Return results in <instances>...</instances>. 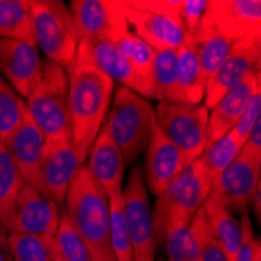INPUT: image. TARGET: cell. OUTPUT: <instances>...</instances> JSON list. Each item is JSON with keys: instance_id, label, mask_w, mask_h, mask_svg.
Wrapping results in <instances>:
<instances>
[{"instance_id": "e575fe53", "label": "cell", "mask_w": 261, "mask_h": 261, "mask_svg": "<svg viewBox=\"0 0 261 261\" xmlns=\"http://www.w3.org/2000/svg\"><path fill=\"white\" fill-rule=\"evenodd\" d=\"M189 230H191L196 241L200 246L203 261H228L206 225L203 208H200L191 219V222H189Z\"/></svg>"}, {"instance_id": "484cf974", "label": "cell", "mask_w": 261, "mask_h": 261, "mask_svg": "<svg viewBox=\"0 0 261 261\" xmlns=\"http://www.w3.org/2000/svg\"><path fill=\"white\" fill-rule=\"evenodd\" d=\"M153 100L158 103H180L177 50H158L155 55Z\"/></svg>"}, {"instance_id": "f1b7e54d", "label": "cell", "mask_w": 261, "mask_h": 261, "mask_svg": "<svg viewBox=\"0 0 261 261\" xmlns=\"http://www.w3.org/2000/svg\"><path fill=\"white\" fill-rule=\"evenodd\" d=\"M241 149H243V142L233 133V130L224 135L222 138H219L218 141H215L213 144L206 146L199 161L206 175L211 178V181H215L238 158Z\"/></svg>"}, {"instance_id": "7a4b0ae2", "label": "cell", "mask_w": 261, "mask_h": 261, "mask_svg": "<svg viewBox=\"0 0 261 261\" xmlns=\"http://www.w3.org/2000/svg\"><path fill=\"white\" fill-rule=\"evenodd\" d=\"M64 211L92 261H116L110 234L108 197L85 166L70 183Z\"/></svg>"}, {"instance_id": "f35d334b", "label": "cell", "mask_w": 261, "mask_h": 261, "mask_svg": "<svg viewBox=\"0 0 261 261\" xmlns=\"http://www.w3.org/2000/svg\"><path fill=\"white\" fill-rule=\"evenodd\" d=\"M241 153L256 161H261V117L255 122L250 135L247 136L244 146L241 149Z\"/></svg>"}, {"instance_id": "7c38bea8", "label": "cell", "mask_w": 261, "mask_h": 261, "mask_svg": "<svg viewBox=\"0 0 261 261\" xmlns=\"http://www.w3.org/2000/svg\"><path fill=\"white\" fill-rule=\"evenodd\" d=\"M69 11L79 42L100 39L116 42L130 32L119 0H72L69 4Z\"/></svg>"}, {"instance_id": "b9f144b4", "label": "cell", "mask_w": 261, "mask_h": 261, "mask_svg": "<svg viewBox=\"0 0 261 261\" xmlns=\"http://www.w3.org/2000/svg\"><path fill=\"white\" fill-rule=\"evenodd\" d=\"M253 261H261V241L256 240L255 244V255H253Z\"/></svg>"}, {"instance_id": "ac0fdd59", "label": "cell", "mask_w": 261, "mask_h": 261, "mask_svg": "<svg viewBox=\"0 0 261 261\" xmlns=\"http://www.w3.org/2000/svg\"><path fill=\"white\" fill-rule=\"evenodd\" d=\"M206 14L216 29L233 42L261 38L259 0H208Z\"/></svg>"}, {"instance_id": "9c48e42d", "label": "cell", "mask_w": 261, "mask_h": 261, "mask_svg": "<svg viewBox=\"0 0 261 261\" xmlns=\"http://www.w3.org/2000/svg\"><path fill=\"white\" fill-rule=\"evenodd\" d=\"M122 206L133 250V261H155L158 241L144 172L139 166L132 168L128 174L127 185L122 189Z\"/></svg>"}, {"instance_id": "30bf717a", "label": "cell", "mask_w": 261, "mask_h": 261, "mask_svg": "<svg viewBox=\"0 0 261 261\" xmlns=\"http://www.w3.org/2000/svg\"><path fill=\"white\" fill-rule=\"evenodd\" d=\"M61 218L60 206L29 183H23L17 196L0 216V227L8 233L55 236Z\"/></svg>"}, {"instance_id": "e0dca14e", "label": "cell", "mask_w": 261, "mask_h": 261, "mask_svg": "<svg viewBox=\"0 0 261 261\" xmlns=\"http://www.w3.org/2000/svg\"><path fill=\"white\" fill-rule=\"evenodd\" d=\"M42 66L35 42L0 39V75L25 99L33 89Z\"/></svg>"}, {"instance_id": "ab89813d", "label": "cell", "mask_w": 261, "mask_h": 261, "mask_svg": "<svg viewBox=\"0 0 261 261\" xmlns=\"http://www.w3.org/2000/svg\"><path fill=\"white\" fill-rule=\"evenodd\" d=\"M0 261H14L8 244V231L4 227H0Z\"/></svg>"}, {"instance_id": "ee69618b", "label": "cell", "mask_w": 261, "mask_h": 261, "mask_svg": "<svg viewBox=\"0 0 261 261\" xmlns=\"http://www.w3.org/2000/svg\"><path fill=\"white\" fill-rule=\"evenodd\" d=\"M155 261H166V259H155Z\"/></svg>"}, {"instance_id": "74e56055", "label": "cell", "mask_w": 261, "mask_h": 261, "mask_svg": "<svg viewBox=\"0 0 261 261\" xmlns=\"http://www.w3.org/2000/svg\"><path fill=\"white\" fill-rule=\"evenodd\" d=\"M240 225H241V244H240L234 261H253L256 238H255L252 218L249 213H243L241 215Z\"/></svg>"}, {"instance_id": "9a60e30c", "label": "cell", "mask_w": 261, "mask_h": 261, "mask_svg": "<svg viewBox=\"0 0 261 261\" xmlns=\"http://www.w3.org/2000/svg\"><path fill=\"white\" fill-rule=\"evenodd\" d=\"M83 163L70 142V138H63L50 144H44V156L41 164L42 193L58 206H64L70 183Z\"/></svg>"}, {"instance_id": "52a82bcc", "label": "cell", "mask_w": 261, "mask_h": 261, "mask_svg": "<svg viewBox=\"0 0 261 261\" xmlns=\"http://www.w3.org/2000/svg\"><path fill=\"white\" fill-rule=\"evenodd\" d=\"M128 29L152 49L177 50L186 33L180 20L181 0H119Z\"/></svg>"}, {"instance_id": "7bdbcfd3", "label": "cell", "mask_w": 261, "mask_h": 261, "mask_svg": "<svg viewBox=\"0 0 261 261\" xmlns=\"http://www.w3.org/2000/svg\"><path fill=\"white\" fill-rule=\"evenodd\" d=\"M54 261H67V259H66V258H63V256H61V253H60V255H58V256H57Z\"/></svg>"}, {"instance_id": "4dcf8cb0", "label": "cell", "mask_w": 261, "mask_h": 261, "mask_svg": "<svg viewBox=\"0 0 261 261\" xmlns=\"http://www.w3.org/2000/svg\"><path fill=\"white\" fill-rule=\"evenodd\" d=\"M163 243L168 253L166 261H203L200 246L189 230V225L171 228Z\"/></svg>"}, {"instance_id": "1f68e13d", "label": "cell", "mask_w": 261, "mask_h": 261, "mask_svg": "<svg viewBox=\"0 0 261 261\" xmlns=\"http://www.w3.org/2000/svg\"><path fill=\"white\" fill-rule=\"evenodd\" d=\"M23 108H25L23 99L0 75V139L2 141H5L20 122Z\"/></svg>"}, {"instance_id": "4316f807", "label": "cell", "mask_w": 261, "mask_h": 261, "mask_svg": "<svg viewBox=\"0 0 261 261\" xmlns=\"http://www.w3.org/2000/svg\"><path fill=\"white\" fill-rule=\"evenodd\" d=\"M14 261H54L60 255L55 236L8 233Z\"/></svg>"}, {"instance_id": "8992f818", "label": "cell", "mask_w": 261, "mask_h": 261, "mask_svg": "<svg viewBox=\"0 0 261 261\" xmlns=\"http://www.w3.org/2000/svg\"><path fill=\"white\" fill-rule=\"evenodd\" d=\"M33 41L47 60L69 74L75 66L79 35L69 7L61 0H33Z\"/></svg>"}, {"instance_id": "4fadbf2b", "label": "cell", "mask_w": 261, "mask_h": 261, "mask_svg": "<svg viewBox=\"0 0 261 261\" xmlns=\"http://www.w3.org/2000/svg\"><path fill=\"white\" fill-rule=\"evenodd\" d=\"M75 64L96 67L108 79L119 83V86L136 92L147 100H153L152 88L135 72V69L111 41H80Z\"/></svg>"}, {"instance_id": "3957f363", "label": "cell", "mask_w": 261, "mask_h": 261, "mask_svg": "<svg viewBox=\"0 0 261 261\" xmlns=\"http://www.w3.org/2000/svg\"><path fill=\"white\" fill-rule=\"evenodd\" d=\"M211 185V178L197 158L186 164L178 177L156 196L152 216L158 244L164 241L166 233L171 228L189 225L194 215L206 202Z\"/></svg>"}, {"instance_id": "6da1fadb", "label": "cell", "mask_w": 261, "mask_h": 261, "mask_svg": "<svg viewBox=\"0 0 261 261\" xmlns=\"http://www.w3.org/2000/svg\"><path fill=\"white\" fill-rule=\"evenodd\" d=\"M69 75L70 142L86 164L88 152L105 122L114 96V82L89 64H75Z\"/></svg>"}, {"instance_id": "f546056e", "label": "cell", "mask_w": 261, "mask_h": 261, "mask_svg": "<svg viewBox=\"0 0 261 261\" xmlns=\"http://www.w3.org/2000/svg\"><path fill=\"white\" fill-rule=\"evenodd\" d=\"M122 189H117L108 197L111 246L114 250L116 261H133V250L122 206Z\"/></svg>"}, {"instance_id": "8d00e7d4", "label": "cell", "mask_w": 261, "mask_h": 261, "mask_svg": "<svg viewBox=\"0 0 261 261\" xmlns=\"http://www.w3.org/2000/svg\"><path fill=\"white\" fill-rule=\"evenodd\" d=\"M208 0H181L180 20L186 36L193 38L205 16Z\"/></svg>"}, {"instance_id": "d6a6232c", "label": "cell", "mask_w": 261, "mask_h": 261, "mask_svg": "<svg viewBox=\"0 0 261 261\" xmlns=\"http://www.w3.org/2000/svg\"><path fill=\"white\" fill-rule=\"evenodd\" d=\"M57 244L60 249V253L63 258L67 261H92L86 246L83 244L80 234L77 233L75 227L70 222L67 213L63 210L61 211V218L57 230Z\"/></svg>"}, {"instance_id": "60d3db41", "label": "cell", "mask_w": 261, "mask_h": 261, "mask_svg": "<svg viewBox=\"0 0 261 261\" xmlns=\"http://www.w3.org/2000/svg\"><path fill=\"white\" fill-rule=\"evenodd\" d=\"M250 210H253L255 218L259 221V218H261V186L256 189L255 197H253V200H252V206H250Z\"/></svg>"}, {"instance_id": "ffe728a7", "label": "cell", "mask_w": 261, "mask_h": 261, "mask_svg": "<svg viewBox=\"0 0 261 261\" xmlns=\"http://www.w3.org/2000/svg\"><path fill=\"white\" fill-rule=\"evenodd\" d=\"M85 168L102 188L107 197H110L117 189L124 188L125 163L119 147L116 146L103 125L88 152Z\"/></svg>"}, {"instance_id": "603a6c76", "label": "cell", "mask_w": 261, "mask_h": 261, "mask_svg": "<svg viewBox=\"0 0 261 261\" xmlns=\"http://www.w3.org/2000/svg\"><path fill=\"white\" fill-rule=\"evenodd\" d=\"M193 42L196 47L203 77L208 82V79L216 72L219 66L224 63V60L228 57L234 42L224 36L216 29L213 20L208 17L206 11L197 32L193 36Z\"/></svg>"}, {"instance_id": "836d02e7", "label": "cell", "mask_w": 261, "mask_h": 261, "mask_svg": "<svg viewBox=\"0 0 261 261\" xmlns=\"http://www.w3.org/2000/svg\"><path fill=\"white\" fill-rule=\"evenodd\" d=\"M23 181L19 171L5 147V142L0 139V216L7 211L19 189L23 186Z\"/></svg>"}, {"instance_id": "d590c367", "label": "cell", "mask_w": 261, "mask_h": 261, "mask_svg": "<svg viewBox=\"0 0 261 261\" xmlns=\"http://www.w3.org/2000/svg\"><path fill=\"white\" fill-rule=\"evenodd\" d=\"M259 117H261V86H258L253 91L252 96L249 97L238 122H236V125L233 128V133L238 136V139L243 142V146H244L247 136L250 135L255 122L259 119Z\"/></svg>"}, {"instance_id": "7402d4cb", "label": "cell", "mask_w": 261, "mask_h": 261, "mask_svg": "<svg viewBox=\"0 0 261 261\" xmlns=\"http://www.w3.org/2000/svg\"><path fill=\"white\" fill-rule=\"evenodd\" d=\"M177 79L180 89V103L202 105L206 80L197 58L193 38L186 36L177 49Z\"/></svg>"}, {"instance_id": "d6986e66", "label": "cell", "mask_w": 261, "mask_h": 261, "mask_svg": "<svg viewBox=\"0 0 261 261\" xmlns=\"http://www.w3.org/2000/svg\"><path fill=\"white\" fill-rule=\"evenodd\" d=\"M185 166L186 161L181 152L164 136V133L155 124L146 149L144 181L147 191L160 196L178 177Z\"/></svg>"}, {"instance_id": "83f0119b", "label": "cell", "mask_w": 261, "mask_h": 261, "mask_svg": "<svg viewBox=\"0 0 261 261\" xmlns=\"http://www.w3.org/2000/svg\"><path fill=\"white\" fill-rule=\"evenodd\" d=\"M114 44L117 50L135 69V72L152 88L153 92V63L156 50L152 49L146 41L136 36L132 30L121 36Z\"/></svg>"}, {"instance_id": "44dd1931", "label": "cell", "mask_w": 261, "mask_h": 261, "mask_svg": "<svg viewBox=\"0 0 261 261\" xmlns=\"http://www.w3.org/2000/svg\"><path fill=\"white\" fill-rule=\"evenodd\" d=\"M261 86L259 69L249 72L238 86H234L230 92L213 107L208 113V127H206V146L231 132L238 122L240 116L253 94V91Z\"/></svg>"}, {"instance_id": "ba28073f", "label": "cell", "mask_w": 261, "mask_h": 261, "mask_svg": "<svg viewBox=\"0 0 261 261\" xmlns=\"http://www.w3.org/2000/svg\"><path fill=\"white\" fill-rule=\"evenodd\" d=\"M208 110L203 105L158 103L155 124L181 152L186 164L200 158L206 149Z\"/></svg>"}, {"instance_id": "2e32d148", "label": "cell", "mask_w": 261, "mask_h": 261, "mask_svg": "<svg viewBox=\"0 0 261 261\" xmlns=\"http://www.w3.org/2000/svg\"><path fill=\"white\" fill-rule=\"evenodd\" d=\"M4 142L22 180L42 193L41 164L44 156V135L30 117L27 107L22 111L20 122Z\"/></svg>"}, {"instance_id": "5b68a950", "label": "cell", "mask_w": 261, "mask_h": 261, "mask_svg": "<svg viewBox=\"0 0 261 261\" xmlns=\"http://www.w3.org/2000/svg\"><path fill=\"white\" fill-rule=\"evenodd\" d=\"M67 99V72L50 60L42 58L39 77L23 102L33 122L44 135V144L70 138Z\"/></svg>"}, {"instance_id": "277c9868", "label": "cell", "mask_w": 261, "mask_h": 261, "mask_svg": "<svg viewBox=\"0 0 261 261\" xmlns=\"http://www.w3.org/2000/svg\"><path fill=\"white\" fill-rule=\"evenodd\" d=\"M103 127L119 147L124 163L132 164L147 149L155 127V107L136 92L117 86Z\"/></svg>"}, {"instance_id": "8fae6325", "label": "cell", "mask_w": 261, "mask_h": 261, "mask_svg": "<svg viewBox=\"0 0 261 261\" xmlns=\"http://www.w3.org/2000/svg\"><path fill=\"white\" fill-rule=\"evenodd\" d=\"M261 186V161L243 153L213 181L208 200L230 213H249L256 189Z\"/></svg>"}, {"instance_id": "cb8c5ba5", "label": "cell", "mask_w": 261, "mask_h": 261, "mask_svg": "<svg viewBox=\"0 0 261 261\" xmlns=\"http://www.w3.org/2000/svg\"><path fill=\"white\" fill-rule=\"evenodd\" d=\"M203 213L206 225L216 240L218 246L222 249L228 261H234L241 244V225L240 221L234 218L233 213L228 210L213 203L206 199L203 203Z\"/></svg>"}, {"instance_id": "d4e9b609", "label": "cell", "mask_w": 261, "mask_h": 261, "mask_svg": "<svg viewBox=\"0 0 261 261\" xmlns=\"http://www.w3.org/2000/svg\"><path fill=\"white\" fill-rule=\"evenodd\" d=\"M33 0H0V39L33 41Z\"/></svg>"}, {"instance_id": "5bb4252c", "label": "cell", "mask_w": 261, "mask_h": 261, "mask_svg": "<svg viewBox=\"0 0 261 261\" xmlns=\"http://www.w3.org/2000/svg\"><path fill=\"white\" fill-rule=\"evenodd\" d=\"M259 54L261 38H246L236 41L228 57L208 79L202 105L210 111L227 92L238 86L249 72L259 69Z\"/></svg>"}]
</instances>
